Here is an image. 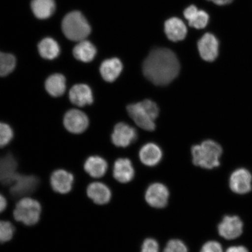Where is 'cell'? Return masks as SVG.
I'll return each instance as SVG.
<instances>
[{"mask_svg": "<svg viewBox=\"0 0 252 252\" xmlns=\"http://www.w3.org/2000/svg\"><path fill=\"white\" fill-rule=\"evenodd\" d=\"M207 1H213V0H207Z\"/></svg>", "mask_w": 252, "mask_h": 252, "instance_id": "8d00e7d4", "label": "cell"}, {"mask_svg": "<svg viewBox=\"0 0 252 252\" xmlns=\"http://www.w3.org/2000/svg\"><path fill=\"white\" fill-rule=\"evenodd\" d=\"M16 65L15 57L0 52V77H5L14 71Z\"/></svg>", "mask_w": 252, "mask_h": 252, "instance_id": "484cf974", "label": "cell"}, {"mask_svg": "<svg viewBox=\"0 0 252 252\" xmlns=\"http://www.w3.org/2000/svg\"><path fill=\"white\" fill-rule=\"evenodd\" d=\"M39 184L38 178L34 175L18 174L10 185V193L15 198L32 194Z\"/></svg>", "mask_w": 252, "mask_h": 252, "instance_id": "8992f818", "label": "cell"}, {"mask_svg": "<svg viewBox=\"0 0 252 252\" xmlns=\"http://www.w3.org/2000/svg\"><path fill=\"white\" fill-rule=\"evenodd\" d=\"M163 252H188L187 246L179 239H172L167 244Z\"/></svg>", "mask_w": 252, "mask_h": 252, "instance_id": "f546056e", "label": "cell"}, {"mask_svg": "<svg viewBox=\"0 0 252 252\" xmlns=\"http://www.w3.org/2000/svg\"><path fill=\"white\" fill-rule=\"evenodd\" d=\"M169 192L164 185L155 183L148 188L146 200L151 207L157 209L165 207L168 202Z\"/></svg>", "mask_w": 252, "mask_h": 252, "instance_id": "30bf717a", "label": "cell"}, {"mask_svg": "<svg viewBox=\"0 0 252 252\" xmlns=\"http://www.w3.org/2000/svg\"><path fill=\"white\" fill-rule=\"evenodd\" d=\"M18 163L12 154L0 158V183L10 186L17 173Z\"/></svg>", "mask_w": 252, "mask_h": 252, "instance_id": "5bb4252c", "label": "cell"}, {"mask_svg": "<svg viewBox=\"0 0 252 252\" xmlns=\"http://www.w3.org/2000/svg\"><path fill=\"white\" fill-rule=\"evenodd\" d=\"M74 182L73 175L64 169L56 170L50 177V185L53 190L61 194L69 193L73 187Z\"/></svg>", "mask_w": 252, "mask_h": 252, "instance_id": "4fadbf2b", "label": "cell"}, {"mask_svg": "<svg viewBox=\"0 0 252 252\" xmlns=\"http://www.w3.org/2000/svg\"><path fill=\"white\" fill-rule=\"evenodd\" d=\"M226 252H248L247 248L242 246H238V247H232L228 249Z\"/></svg>", "mask_w": 252, "mask_h": 252, "instance_id": "836d02e7", "label": "cell"}, {"mask_svg": "<svg viewBox=\"0 0 252 252\" xmlns=\"http://www.w3.org/2000/svg\"><path fill=\"white\" fill-rule=\"evenodd\" d=\"M7 206V201L5 198L0 193V213L4 212Z\"/></svg>", "mask_w": 252, "mask_h": 252, "instance_id": "e575fe53", "label": "cell"}, {"mask_svg": "<svg viewBox=\"0 0 252 252\" xmlns=\"http://www.w3.org/2000/svg\"><path fill=\"white\" fill-rule=\"evenodd\" d=\"M73 55L78 61L89 63L92 62L95 57L96 49L90 41L81 40L74 47Z\"/></svg>", "mask_w": 252, "mask_h": 252, "instance_id": "7402d4cb", "label": "cell"}, {"mask_svg": "<svg viewBox=\"0 0 252 252\" xmlns=\"http://www.w3.org/2000/svg\"><path fill=\"white\" fill-rule=\"evenodd\" d=\"M64 125L68 131L79 134L86 131L89 125V120L84 112L77 109H72L66 113Z\"/></svg>", "mask_w": 252, "mask_h": 252, "instance_id": "7c38bea8", "label": "cell"}, {"mask_svg": "<svg viewBox=\"0 0 252 252\" xmlns=\"http://www.w3.org/2000/svg\"><path fill=\"white\" fill-rule=\"evenodd\" d=\"M165 32L167 37L172 42L184 40L187 35V26L181 19L171 18L165 23Z\"/></svg>", "mask_w": 252, "mask_h": 252, "instance_id": "e0dca14e", "label": "cell"}, {"mask_svg": "<svg viewBox=\"0 0 252 252\" xmlns=\"http://www.w3.org/2000/svg\"><path fill=\"white\" fill-rule=\"evenodd\" d=\"M130 117L138 127L147 131L155 130V120L159 115V108L157 104L149 99L131 104L127 107Z\"/></svg>", "mask_w": 252, "mask_h": 252, "instance_id": "3957f363", "label": "cell"}, {"mask_svg": "<svg viewBox=\"0 0 252 252\" xmlns=\"http://www.w3.org/2000/svg\"><path fill=\"white\" fill-rule=\"evenodd\" d=\"M209 15L206 11L198 10L197 14L190 21H189V26L196 29H203L209 23Z\"/></svg>", "mask_w": 252, "mask_h": 252, "instance_id": "83f0119b", "label": "cell"}, {"mask_svg": "<svg viewBox=\"0 0 252 252\" xmlns=\"http://www.w3.org/2000/svg\"><path fill=\"white\" fill-rule=\"evenodd\" d=\"M198 52L204 61L212 62L217 59L219 53V42L213 34L207 33L197 43Z\"/></svg>", "mask_w": 252, "mask_h": 252, "instance_id": "ba28073f", "label": "cell"}, {"mask_svg": "<svg viewBox=\"0 0 252 252\" xmlns=\"http://www.w3.org/2000/svg\"><path fill=\"white\" fill-rule=\"evenodd\" d=\"M243 222L238 216H226L219 223V235L227 240L238 238L243 232Z\"/></svg>", "mask_w": 252, "mask_h": 252, "instance_id": "52a82bcc", "label": "cell"}, {"mask_svg": "<svg viewBox=\"0 0 252 252\" xmlns=\"http://www.w3.org/2000/svg\"><path fill=\"white\" fill-rule=\"evenodd\" d=\"M233 0H213V2L219 5H225L231 3Z\"/></svg>", "mask_w": 252, "mask_h": 252, "instance_id": "d590c367", "label": "cell"}, {"mask_svg": "<svg viewBox=\"0 0 252 252\" xmlns=\"http://www.w3.org/2000/svg\"><path fill=\"white\" fill-rule=\"evenodd\" d=\"M252 181L251 173L247 169H238L230 177L229 187L236 194H247L252 190Z\"/></svg>", "mask_w": 252, "mask_h": 252, "instance_id": "8fae6325", "label": "cell"}, {"mask_svg": "<svg viewBox=\"0 0 252 252\" xmlns=\"http://www.w3.org/2000/svg\"><path fill=\"white\" fill-rule=\"evenodd\" d=\"M200 252H223V251L218 242L209 241L203 246Z\"/></svg>", "mask_w": 252, "mask_h": 252, "instance_id": "1f68e13d", "label": "cell"}, {"mask_svg": "<svg viewBox=\"0 0 252 252\" xmlns=\"http://www.w3.org/2000/svg\"><path fill=\"white\" fill-rule=\"evenodd\" d=\"M31 7L37 18L45 20L54 13L56 4L55 0H32Z\"/></svg>", "mask_w": 252, "mask_h": 252, "instance_id": "603a6c76", "label": "cell"}, {"mask_svg": "<svg viewBox=\"0 0 252 252\" xmlns=\"http://www.w3.org/2000/svg\"><path fill=\"white\" fill-rule=\"evenodd\" d=\"M39 54L43 58L53 60L58 58L61 49L56 41L50 37L43 39L38 45Z\"/></svg>", "mask_w": 252, "mask_h": 252, "instance_id": "d4e9b609", "label": "cell"}, {"mask_svg": "<svg viewBox=\"0 0 252 252\" xmlns=\"http://www.w3.org/2000/svg\"><path fill=\"white\" fill-rule=\"evenodd\" d=\"M198 10L196 6L192 5L185 9L184 12V17L188 21H190L196 15Z\"/></svg>", "mask_w": 252, "mask_h": 252, "instance_id": "d6a6232c", "label": "cell"}, {"mask_svg": "<svg viewBox=\"0 0 252 252\" xmlns=\"http://www.w3.org/2000/svg\"><path fill=\"white\" fill-rule=\"evenodd\" d=\"M222 154V149L220 145L210 140L191 148L193 164L204 169H212L219 166Z\"/></svg>", "mask_w": 252, "mask_h": 252, "instance_id": "7a4b0ae2", "label": "cell"}, {"mask_svg": "<svg viewBox=\"0 0 252 252\" xmlns=\"http://www.w3.org/2000/svg\"><path fill=\"white\" fill-rule=\"evenodd\" d=\"M123 70V64L118 58L107 59L100 65V73L103 80L112 83L117 79Z\"/></svg>", "mask_w": 252, "mask_h": 252, "instance_id": "ffe728a7", "label": "cell"}, {"mask_svg": "<svg viewBox=\"0 0 252 252\" xmlns=\"http://www.w3.org/2000/svg\"><path fill=\"white\" fill-rule=\"evenodd\" d=\"M136 130L125 123H119L115 126L112 134V141L116 147L125 148L137 140Z\"/></svg>", "mask_w": 252, "mask_h": 252, "instance_id": "9c48e42d", "label": "cell"}, {"mask_svg": "<svg viewBox=\"0 0 252 252\" xmlns=\"http://www.w3.org/2000/svg\"><path fill=\"white\" fill-rule=\"evenodd\" d=\"M84 169L91 177L101 178L108 170V163L102 157H90L84 163Z\"/></svg>", "mask_w": 252, "mask_h": 252, "instance_id": "44dd1931", "label": "cell"}, {"mask_svg": "<svg viewBox=\"0 0 252 252\" xmlns=\"http://www.w3.org/2000/svg\"><path fill=\"white\" fill-rule=\"evenodd\" d=\"M88 196L94 203L103 205L109 202L112 197L110 189L103 183L94 182L88 186L87 190Z\"/></svg>", "mask_w": 252, "mask_h": 252, "instance_id": "ac0fdd59", "label": "cell"}, {"mask_svg": "<svg viewBox=\"0 0 252 252\" xmlns=\"http://www.w3.org/2000/svg\"><path fill=\"white\" fill-rule=\"evenodd\" d=\"M42 212L40 204L29 197L23 198L18 201L14 211V217L17 221L28 226L38 222Z\"/></svg>", "mask_w": 252, "mask_h": 252, "instance_id": "5b68a950", "label": "cell"}, {"mask_svg": "<svg viewBox=\"0 0 252 252\" xmlns=\"http://www.w3.org/2000/svg\"><path fill=\"white\" fill-rule=\"evenodd\" d=\"M142 163L148 166L158 164L162 157L161 149L154 143H148L142 147L139 153Z\"/></svg>", "mask_w": 252, "mask_h": 252, "instance_id": "d6986e66", "label": "cell"}, {"mask_svg": "<svg viewBox=\"0 0 252 252\" xmlns=\"http://www.w3.org/2000/svg\"><path fill=\"white\" fill-rule=\"evenodd\" d=\"M62 29L68 39L80 42L91 33V27L86 18L79 11L70 12L63 19Z\"/></svg>", "mask_w": 252, "mask_h": 252, "instance_id": "277c9868", "label": "cell"}, {"mask_svg": "<svg viewBox=\"0 0 252 252\" xmlns=\"http://www.w3.org/2000/svg\"><path fill=\"white\" fill-rule=\"evenodd\" d=\"M70 101L78 106L92 104L94 100L92 90L86 84H77L72 87L69 93Z\"/></svg>", "mask_w": 252, "mask_h": 252, "instance_id": "2e32d148", "label": "cell"}, {"mask_svg": "<svg viewBox=\"0 0 252 252\" xmlns=\"http://www.w3.org/2000/svg\"><path fill=\"white\" fill-rule=\"evenodd\" d=\"M113 177L122 184L130 182L134 177L135 171L131 160L119 158L116 160L113 171Z\"/></svg>", "mask_w": 252, "mask_h": 252, "instance_id": "9a60e30c", "label": "cell"}, {"mask_svg": "<svg viewBox=\"0 0 252 252\" xmlns=\"http://www.w3.org/2000/svg\"><path fill=\"white\" fill-rule=\"evenodd\" d=\"M141 252H159V245L155 239L148 238L144 241Z\"/></svg>", "mask_w": 252, "mask_h": 252, "instance_id": "4dcf8cb0", "label": "cell"}, {"mask_svg": "<svg viewBox=\"0 0 252 252\" xmlns=\"http://www.w3.org/2000/svg\"><path fill=\"white\" fill-rule=\"evenodd\" d=\"M13 137V130L10 126L0 122V148L7 146Z\"/></svg>", "mask_w": 252, "mask_h": 252, "instance_id": "f1b7e54d", "label": "cell"}, {"mask_svg": "<svg viewBox=\"0 0 252 252\" xmlns=\"http://www.w3.org/2000/svg\"><path fill=\"white\" fill-rule=\"evenodd\" d=\"M180 64L172 50L157 48L151 51L145 60L143 71L151 83L159 86L171 83L179 74Z\"/></svg>", "mask_w": 252, "mask_h": 252, "instance_id": "6da1fadb", "label": "cell"}, {"mask_svg": "<svg viewBox=\"0 0 252 252\" xmlns=\"http://www.w3.org/2000/svg\"><path fill=\"white\" fill-rule=\"evenodd\" d=\"M15 227L7 220H0V244L8 242L13 237Z\"/></svg>", "mask_w": 252, "mask_h": 252, "instance_id": "4316f807", "label": "cell"}, {"mask_svg": "<svg viewBox=\"0 0 252 252\" xmlns=\"http://www.w3.org/2000/svg\"><path fill=\"white\" fill-rule=\"evenodd\" d=\"M45 88L50 95L54 97L61 96L65 93V78L61 74L50 75L46 81Z\"/></svg>", "mask_w": 252, "mask_h": 252, "instance_id": "cb8c5ba5", "label": "cell"}]
</instances>
